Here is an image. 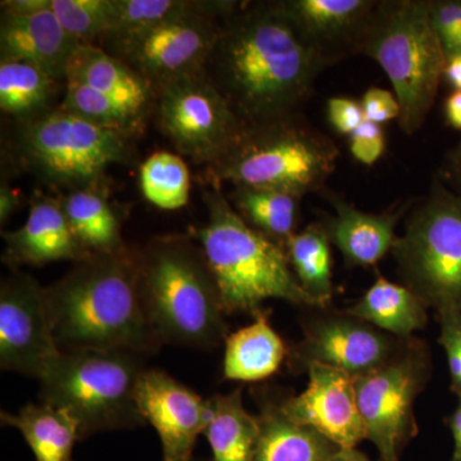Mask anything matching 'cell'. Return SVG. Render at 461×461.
<instances>
[{"label":"cell","instance_id":"10","mask_svg":"<svg viewBox=\"0 0 461 461\" xmlns=\"http://www.w3.org/2000/svg\"><path fill=\"white\" fill-rule=\"evenodd\" d=\"M239 2H191L189 7L147 30L105 41L108 53L142 76L154 91L203 74L224 17Z\"/></svg>","mask_w":461,"mask_h":461},{"label":"cell","instance_id":"26","mask_svg":"<svg viewBox=\"0 0 461 461\" xmlns=\"http://www.w3.org/2000/svg\"><path fill=\"white\" fill-rule=\"evenodd\" d=\"M211 420L204 430L212 461H254L259 420L245 409L241 390L208 399Z\"/></svg>","mask_w":461,"mask_h":461},{"label":"cell","instance_id":"44","mask_svg":"<svg viewBox=\"0 0 461 461\" xmlns=\"http://www.w3.org/2000/svg\"><path fill=\"white\" fill-rule=\"evenodd\" d=\"M18 204V198L16 191H14L8 185H2L0 190V221L5 223V221L14 214L16 211Z\"/></svg>","mask_w":461,"mask_h":461},{"label":"cell","instance_id":"39","mask_svg":"<svg viewBox=\"0 0 461 461\" xmlns=\"http://www.w3.org/2000/svg\"><path fill=\"white\" fill-rule=\"evenodd\" d=\"M327 120L339 135L350 136L366 121L360 100L350 96H332L326 105Z\"/></svg>","mask_w":461,"mask_h":461},{"label":"cell","instance_id":"8","mask_svg":"<svg viewBox=\"0 0 461 461\" xmlns=\"http://www.w3.org/2000/svg\"><path fill=\"white\" fill-rule=\"evenodd\" d=\"M391 253L403 285L424 304L461 311V194L435 178L429 195L412 205Z\"/></svg>","mask_w":461,"mask_h":461},{"label":"cell","instance_id":"16","mask_svg":"<svg viewBox=\"0 0 461 461\" xmlns=\"http://www.w3.org/2000/svg\"><path fill=\"white\" fill-rule=\"evenodd\" d=\"M308 386L281 402L290 420L317 430L339 448L357 447L366 439L355 378L330 366L313 364L306 369Z\"/></svg>","mask_w":461,"mask_h":461},{"label":"cell","instance_id":"36","mask_svg":"<svg viewBox=\"0 0 461 461\" xmlns=\"http://www.w3.org/2000/svg\"><path fill=\"white\" fill-rule=\"evenodd\" d=\"M439 321V344L444 348L450 372L451 391L461 399V311L442 309L437 312Z\"/></svg>","mask_w":461,"mask_h":461},{"label":"cell","instance_id":"15","mask_svg":"<svg viewBox=\"0 0 461 461\" xmlns=\"http://www.w3.org/2000/svg\"><path fill=\"white\" fill-rule=\"evenodd\" d=\"M145 421L162 442L163 461H191L200 433L211 420V406L168 373L145 369L136 391Z\"/></svg>","mask_w":461,"mask_h":461},{"label":"cell","instance_id":"34","mask_svg":"<svg viewBox=\"0 0 461 461\" xmlns=\"http://www.w3.org/2000/svg\"><path fill=\"white\" fill-rule=\"evenodd\" d=\"M190 5L189 0H114V29L103 42L147 30Z\"/></svg>","mask_w":461,"mask_h":461},{"label":"cell","instance_id":"4","mask_svg":"<svg viewBox=\"0 0 461 461\" xmlns=\"http://www.w3.org/2000/svg\"><path fill=\"white\" fill-rule=\"evenodd\" d=\"M204 200L208 221L193 235L213 272L226 315H256L269 299L318 308L297 282L285 249L249 226L220 186Z\"/></svg>","mask_w":461,"mask_h":461},{"label":"cell","instance_id":"11","mask_svg":"<svg viewBox=\"0 0 461 461\" xmlns=\"http://www.w3.org/2000/svg\"><path fill=\"white\" fill-rule=\"evenodd\" d=\"M430 368L429 346L412 338L386 364L355 378L366 439L381 461H400L403 447L417 435L414 403L429 384Z\"/></svg>","mask_w":461,"mask_h":461},{"label":"cell","instance_id":"30","mask_svg":"<svg viewBox=\"0 0 461 461\" xmlns=\"http://www.w3.org/2000/svg\"><path fill=\"white\" fill-rule=\"evenodd\" d=\"M58 80L26 62L0 63V108L5 113L32 120L50 112Z\"/></svg>","mask_w":461,"mask_h":461},{"label":"cell","instance_id":"31","mask_svg":"<svg viewBox=\"0 0 461 461\" xmlns=\"http://www.w3.org/2000/svg\"><path fill=\"white\" fill-rule=\"evenodd\" d=\"M140 189L145 199L157 208L177 211L189 203V168L177 154L157 151L142 163Z\"/></svg>","mask_w":461,"mask_h":461},{"label":"cell","instance_id":"12","mask_svg":"<svg viewBox=\"0 0 461 461\" xmlns=\"http://www.w3.org/2000/svg\"><path fill=\"white\" fill-rule=\"evenodd\" d=\"M156 99L160 129L196 163L213 165L247 129L204 72L159 87Z\"/></svg>","mask_w":461,"mask_h":461},{"label":"cell","instance_id":"6","mask_svg":"<svg viewBox=\"0 0 461 461\" xmlns=\"http://www.w3.org/2000/svg\"><path fill=\"white\" fill-rule=\"evenodd\" d=\"M360 56L371 58L387 75L402 107V131H420L435 105L446 65L430 25L429 0H378Z\"/></svg>","mask_w":461,"mask_h":461},{"label":"cell","instance_id":"40","mask_svg":"<svg viewBox=\"0 0 461 461\" xmlns=\"http://www.w3.org/2000/svg\"><path fill=\"white\" fill-rule=\"evenodd\" d=\"M442 178H445L454 190L461 194V141L448 151Z\"/></svg>","mask_w":461,"mask_h":461},{"label":"cell","instance_id":"43","mask_svg":"<svg viewBox=\"0 0 461 461\" xmlns=\"http://www.w3.org/2000/svg\"><path fill=\"white\" fill-rule=\"evenodd\" d=\"M447 426L454 438L453 461H461V399L456 408L447 418Z\"/></svg>","mask_w":461,"mask_h":461},{"label":"cell","instance_id":"7","mask_svg":"<svg viewBox=\"0 0 461 461\" xmlns=\"http://www.w3.org/2000/svg\"><path fill=\"white\" fill-rule=\"evenodd\" d=\"M145 369L132 351H62L39 379L41 402L68 412L80 439L144 426L136 391Z\"/></svg>","mask_w":461,"mask_h":461},{"label":"cell","instance_id":"17","mask_svg":"<svg viewBox=\"0 0 461 461\" xmlns=\"http://www.w3.org/2000/svg\"><path fill=\"white\" fill-rule=\"evenodd\" d=\"M378 0H281L288 17L324 67L360 56Z\"/></svg>","mask_w":461,"mask_h":461},{"label":"cell","instance_id":"13","mask_svg":"<svg viewBox=\"0 0 461 461\" xmlns=\"http://www.w3.org/2000/svg\"><path fill=\"white\" fill-rule=\"evenodd\" d=\"M60 353L44 287L14 271L0 288V366L41 379Z\"/></svg>","mask_w":461,"mask_h":461},{"label":"cell","instance_id":"33","mask_svg":"<svg viewBox=\"0 0 461 461\" xmlns=\"http://www.w3.org/2000/svg\"><path fill=\"white\" fill-rule=\"evenodd\" d=\"M50 9L80 45H98L113 32L114 0H50Z\"/></svg>","mask_w":461,"mask_h":461},{"label":"cell","instance_id":"35","mask_svg":"<svg viewBox=\"0 0 461 461\" xmlns=\"http://www.w3.org/2000/svg\"><path fill=\"white\" fill-rule=\"evenodd\" d=\"M429 12L446 59L461 54V0H429Z\"/></svg>","mask_w":461,"mask_h":461},{"label":"cell","instance_id":"42","mask_svg":"<svg viewBox=\"0 0 461 461\" xmlns=\"http://www.w3.org/2000/svg\"><path fill=\"white\" fill-rule=\"evenodd\" d=\"M444 81L453 91H461V54L446 59Z\"/></svg>","mask_w":461,"mask_h":461},{"label":"cell","instance_id":"32","mask_svg":"<svg viewBox=\"0 0 461 461\" xmlns=\"http://www.w3.org/2000/svg\"><path fill=\"white\" fill-rule=\"evenodd\" d=\"M59 108L87 122L129 136L140 126L144 114L83 84L66 81V95Z\"/></svg>","mask_w":461,"mask_h":461},{"label":"cell","instance_id":"24","mask_svg":"<svg viewBox=\"0 0 461 461\" xmlns=\"http://www.w3.org/2000/svg\"><path fill=\"white\" fill-rule=\"evenodd\" d=\"M254 461H330L339 447L285 414L281 402L263 403Z\"/></svg>","mask_w":461,"mask_h":461},{"label":"cell","instance_id":"29","mask_svg":"<svg viewBox=\"0 0 461 461\" xmlns=\"http://www.w3.org/2000/svg\"><path fill=\"white\" fill-rule=\"evenodd\" d=\"M233 208L258 232L285 249L297 232L302 198L269 189L235 187Z\"/></svg>","mask_w":461,"mask_h":461},{"label":"cell","instance_id":"20","mask_svg":"<svg viewBox=\"0 0 461 461\" xmlns=\"http://www.w3.org/2000/svg\"><path fill=\"white\" fill-rule=\"evenodd\" d=\"M3 239L5 262L14 268L60 260L78 263L93 256L76 238L60 200L48 196L33 200L23 226L3 233Z\"/></svg>","mask_w":461,"mask_h":461},{"label":"cell","instance_id":"21","mask_svg":"<svg viewBox=\"0 0 461 461\" xmlns=\"http://www.w3.org/2000/svg\"><path fill=\"white\" fill-rule=\"evenodd\" d=\"M66 81L89 86L141 114L156 100V91L142 76L99 45L76 48L67 65Z\"/></svg>","mask_w":461,"mask_h":461},{"label":"cell","instance_id":"18","mask_svg":"<svg viewBox=\"0 0 461 461\" xmlns=\"http://www.w3.org/2000/svg\"><path fill=\"white\" fill-rule=\"evenodd\" d=\"M333 208V214L321 217L330 244L338 248L348 267L369 268L393 251L400 221L411 212L414 200L382 213H369L330 191H321Z\"/></svg>","mask_w":461,"mask_h":461},{"label":"cell","instance_id":"25","mask_svg":"<svg viewBox=\"0 0 461 461\" xmlns=\"http://www.w3.org/2000/svg\"><path fill=\"white\" fill-rule=\"evenodd\" d=\"M3 426L23 433L36 461H72V451L80 439L74 418L63 409L50 403H29L17 414L2 411Z\"/></svg>","mask_w":461,"mask_h":461},{"label":"cell","instance_id":"1","mask_svg":"<svg viewBox=\"0 0 461 461\" xmlns=\"http://www.w3.org/2000/svg\"><path fill=\"white\" fill-rule=\"evenodd\" d=\"M326 69L281 2L239 3L204 68L245 126L300 113Z\"/></svg>","mask_w":461,"mask_h":461},{"label":"cell","instance_id":"37","mask_svg":"<svg viewBox=\"0 0 461 461\" xmlns=\"http://www.w3.org/2000/svg\"><path fill=\"white\" fill-rule=\"evenodd\" d=\"M386 148L384 127L366 120L348 136V150L354 159L363 166H375L384 157Z\"/></svg>","mask_w":461,"mask_h":461},{"label":"cell","instance_id":"5","mask_svg":"<svg viewBox=\"0 0 461 461\" xmlns=\"http://www.w3.org/2000/svg\"><path fill=\"white\" fill-rule=\"evenodd\" d=\"M339 158L335 141L296 113L248 126L236 144L209 166V181L213 186L230 182L235 187L277 190L303 199L324 191Z\"/></svg>","mask_w":461,"mask_h":461},{"label":"cell","instance_id":"23","mask_svg":"<svg viewBox=\"0 0 461 461\" xmlns=\"http://www.w3.org/2000/svg\"><path fill=\"white\" fill-rule=\"evenodd\" d=\"M253 323L230 333L224 348V378L256 382L271 377L287 357V348L269 323V312L260 311Z\"/></svg>","mask_w":461,"mask_h":461},{"label":"cell","instance_id":"14","mask_svg":"<svg viewBox=\"0 0 461 461\" xmlns=\"http://www.w3.org/2000/svg\"><path fill=\"white\" fill-rule=\"evenodd\" d=\"M403 341L346 312L324 314L306 321L304 338L291 351L290 364L297 371L320 364L357 378L386 364Z\"/></svg>","mask_w":461,"mask_h":461},{"label":"cell","instance_id":"3","mask_svg":"<svg viewBox=\"0 0 461 461\" xmlns=\"http://www.w3.org/2000/svg\"><path fill=\"white\" fill-rule=\"evenodd\" d=\"M142 302L162 344L212 348L227 339L224 309L204 251L184 236L136 254Z\"/></svg>","mask_w":461,"mask_h":461},{"label":"cell","instance_id":"27","mask_svg":"<svg viewBox=\"0 0 461 461\" xmlns=\"http://www.w3.org/2000/svg\"><path fill=\"white\" fill-rule=\"evenodd\" d=\"M60 203L76 238L91 254L127 250L120 218L98 187L71 191Z\"/></svg>","mask_w":461,"mask_h":461},{"label":"cell","instance_id":"28","mask_svg":"<svg viewBox=\"0 0 461 461\" xmlns=\"http://www.w3.org/2000/svg\"><path fill=\"white\" fill-rule=\"evenodd\" d=\"M330 240L321 221L308 224L285 245L291 269L303 290L327 309L332 303V257Z\"/></svg>","mask_w":461,"mask_h":461},{"label":"cell","instance_id":"9","mask_svg":"<svg viewBox=\"0 0 461 461\" xmlns=\"http://www.w3.org/2000/svg\"><path fill=\"white\" fill-rule=\"evenodd\" d=\"M127 139L58 107L25 121L18 145L45 181L75 191L98 187L109 167L126 159Z\"/></svg>","mask_w":461,"mask_h":461},{"label":"cell","instance_id":"19","mask_svg":"<svg viewBox=\"0 0 461 461\" xmlns=\"http://www.w3.org/2000/svg\"><path fill=\"white\" fill-rule=\"evenodd\" d=\"M78 42L48 7L29 14L2 12L0 23V59L2 62H26L59 81L66 80L69 58Z\"/></svg>","mask_w":461,"mask_h":461},{"label":"cell","instance_id":"22","mask_svg":"<svg viewBox=\"0 0 461 461\" xmlns=\"http://www.w3.org/2000/svg\"><path fill=\"white\" fill-rule=\"evenodd\" d=\"M429 306L405 285L379 276L346 313L400 339H411L429 323Z\"/></svg>","mask_w":461,"mask_h":461},{"label":"cell","instance_id":"38","mask_svg":"<svg viewBox=\"0 0 461 461\" xmlns=\"http://www.w3.org/2000/svg\"><path fill=\"white\" fill-rule=\"evenodd\" d=\"M360 104H362L366 120L379 126H384L391 121H399L402 115V107L395 94L382 87H369L363 94Z\"/></svg>","mask_w":461,"mask_h":461},{"label":"cell","instance_id":"2","mask_svg":"<svg viewBox=\"0 0 461 461\" xmlns=\"http://www.w3.org/2000/svg\"><path fill=\"white\" fill-rule=\"evenodd\" d=\"M54 339L60 351H132L162 346L139 286L136 254H93L62 280L44 287Z\"/></svg>","mask_w":461,"mask_h":461},{"label":"cell","instance_id":"41","mask_svg":"<svg viewBox=\"0 0 461 461\" xmlns=\"http://www.w3.org/2000/svg\"><path fill=\"white\" fill-rule=\"evenodd\" d=\"M446 123L461 132V91H451L444 102Z\"/></svg>","mask_w":461,"mask_h":461},{"label":"cell","instance_id":"45","mask_svg":"<svg viewBox=\"0 0 461 461\" xmlns=\"http://www.w3.org/2000/svg\"><path fill=\"white\" fill-rule=\"evenodd\" d=\"M330 461H371L362 451L354 448H339Z\"/></svg>","mask_w":461,"mask_h":461}]
</instances>
